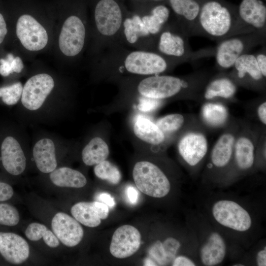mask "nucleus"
Returning <instances> with one entry per match:
<instances>
[{
  "label": "nucleus",
  "mask_w": 266,
  "mask_h": 266,
  "mask_svg": "<svg viewBox=\"0 0 266 266\" xmlns=\"http://www.w3.org/2000/svg\"><path fill=\"white\" fill-rule=\"evenodd\" d=\"M171 265L173 266H195L197 263L190 256L181 255L177 256L173 260Z\"/></svg>",
  "instance_id": "a19ab883"
},
{
  "label": "nucleus",
  "mask_w": 266,
  "mask_h": 266,
  "mask_svg": "<svg viewBox=\"0 0 266 266\" xmlns=\"http://www.w3.org/2000/svg\"><path fill=\"white\" fill-rule=\"evenodd\" d=\"M22 131H12L0 137V161L4 170L18 176L27 167L26 147L29 146Z\"/></svg>",
  "instance_id": "a211bd4d"
},
{
  "label": "nucleus",
  "mask_w": 266,
  "mask_h": 266,
  "mask_svg": "<svg viewBox=\"0 0 266 266\" xmlns=\"http://www.w3.org/2000/svg\"><path fill=\"white\" fill-rule=\"evenodd\" d=\"M264 126L253 125L241 119L236 136L232 162L223 182L236 180L256 169V149L262 129Z\"/></svg>",
  "instance_id": "9b49d317"
},
{
  "label": "nucleus",
  "mask_w": 266,
  "mask_h": 266,
  "mask_svg": "<svg viewBox=\"0 0 266 266\" xmlns=\"http://www.w3.org/2000/svg\"><path fill=\"white\" fill-rule=\"evenodd\" d=\"M0 254L9 263L20 264L29 256V245L24 238L16 233L0 232Z\"/></svg>",
  "instance_id": "bb28decb"
},
{
  "label": "nucleus",
  "mask_w": 266,
  "mask_h": 266,
  "mask_svg": "<svg viewBox=\"0 0 266 266\" xmlns=\"http://www.w3.org/2000/svg\"><path fill=\"white\" fill-rule=\"evenodd\" d=\"M48 174L52 183L60 187L80 188L87 182L86 176L81 172L67 166L57 167Z\"/></svg>",
  "instance_id": "473e14b6"
},
{
  "label": "nucleus",
  "mask_w": 266,
  "mask_h": 266,
  "mask_svg": "<svg viewBox=\"0 0 266 266\" xmlns=\"http://www.w3.org/2000/svg\"><path fill=\"white\" fill-rule=\"evenodd\" d=\"M152 153V159L137 161L133 166L132 176L139 190L155 198L166 197L170 192L171 184L170 169L165 152Z\"/></svg>",
  "instance_id": "1a4fd4ad"
},
{
  "label": "nucleus",
  "mask_w": 266,
  "mask_h": 266,
  "mask_svg": "<svg viewBox=\"0 0 266 266\" xmlns=\"http://www.w3.org/2000/svg\"><path fill=\"white\" fill-rule=\"evenodd\" d=\"M141 239L140 232L136 228L130 225H123L113 233L110 252L113 257L119 259L131 257L139 249Z\"/></svg>",
  "instance_id": "4be33fe9"
},
{
  "label": "nucleus",
  "mask_w": 266,
  "mask_h": 266,
  "mask_svg": "<svg viewBox=\"0 0 266 266\" xmlns=\"http://www.w3.org/2000/svg\"><path fill=\"white\" fill-rule=\"evenodd\" d=\"M97 199L98 201L106 204L109 208H113L115 204L114 198L107 193H102L99 194L97 197Z\"/></svg>",
  "instance_id": "37998d69"
},
{
  "label": "nucleus",
  "mask_w": 266,
  "mask_h": 266,
  "mask_svg": "<svg viewBox=\"0 0 266 266\" xmlns=\"http://www.w3.org/2000/svg\"><path fill=\"white\" fill-rule=\"evenodd\" d=\"M74 95L71 80L36 61L23 84L19 103L22 112L29 117L46 120L69 109Z\"/></svg>",
  "instance_id": "f03ea898"
},
{
  "label": "nucleus",
  "mask_w": 266,
  "mask_h": 266,
  "mask_svg": "<svg viewBox=\"0 0 266 266\" xmlns=\"http://www.w3.org/2000/svg\"><path fill=\"white\" fill-rule=\"evenodd\" d=\"M232 68L227 73L237 86L265 92L266 77L263 75L254 54L247 53L240 56Z\"/></svg>",
  "instance_id": "6ab92c4d"
},
{
  "label": "nucleus",
  "mask_w": 266,
  "mask_h": 266,
  "mask_svg": "<svg viewBox=\"0 0 266 266\" xmlns=\"http://www.w3.org/2000/svg\"><path fill=\"white\" fill-rule=\"evenodd\" d=\"M266 32L255 31L220 41L215 47L216 69L224 71L231 68L240 56L258 45H266Z\"/></svg>",
  "instance_id": "4468645a"
},
{
  "label": "nucleus",
  "mask_w": 266,
  "mask_h": 266,
  "mask_svg": "<svg viewBox=\"0 0 266 266\" xmlns=\"http://www.w3.org/2000/svg\"><path fill=\"white\" fill-rule=\"evenodd\" d=\"M127 195L132 204H135L138 200V192L133 186H129L127 189Z\"/></svg>",
  "instance_id": "c03bdc74"
},
{
  "label": "nucleus",
  "mask_w": 266,
  "mask_h": 266,
  "mask_svg": "<svg viewBox=\"0 0 266 266\" xmlns=\"http://www.w3.org/2000/svg\"><path fill=\"white\" fill-rule=\"evenodd\" d=\"M256 114L259 121L262 126L266 125V98L263 97L260 100L256 109Z\"/></svg>",
  "instance_id": "ea45409f"
},
{
  "label": "nucleus",
  "mask_w": 266,
  "mask_h": 266,
  "mask_svg": "<svg viewBox=\"0 0 266 266\" xmlns=\"http://www.w3.org/2000/svg\"><path fill=\"white\" fill-rule=\"evenodd\" d=\"M155 123L173 144L185 132L203 127L199 117L190 114H169L158 118Z\"/></svg>",
  "instance_id": "5701e85b"
},
{
  "label": "nucleus",
  "mask_w": 266,
  "mask_h": 266,
  "mask_svg": "<svg viewBox=\"0 0 266 266\" xmlns=\"http://www.w3.org/2000/svg\"><path fill=\"white\" fill-rule=\"evenodd\" d=\"M180 65L154 52L120 45L104 50L90 61V77L95 83L112 82L122 77L166 74Z\"/></svg>",
  "instance_id": "7ed1b4c3"
},
{
  "label": "nucleus",
  "mask_w": 266,
  "mask_h": 266,
  "mask_svg": "<svg viewBox=\"0 0 266 266\" xmlns=\"http://www.w3.org/2000/svg\"><path fill=\"white\" fill-rule=\"evenodd\" d=\"M24 61L14 51L4 49L0 52V75L9 82L17 80L27 72Z\"/></svg>",
  "instance_id": "2f4dec72"
},
{
  "label": "nucleus",
  "mask_w": 266,
  "mask_h": 266,
  "mask_svg": "<svg viewBox=\"0 0 266 266\" xmlns=\"http://www.w3.org/2000/svg\"><path fill=\"white\" fill-rule=\"evenodd\" d=\"M242 21L255 31L266 32V7L260 0H242L238 9Z\"/></svg>",
  "instance_id": "c756f323"
},
{
  "label": "nucleus",
  "mask_w": 266,
  "mask_h": 266,
  "mask_svg": "<svg viewBox=\"0 0 266 266\" xmlns=\"http://www.w3.org/2000/svg\"><path fill=\"white\" fill-rule=\"evenodd\" d=\"M213 75L203 69L182 76L162 74L120 77L112 82L118 86L119 91L111 105L117 111L144 100L165 103L179 100L201 102L204 88Z\"/></svg>",
  "instance_id": "f257e3e1"
},
{
  "label": "nucleus",
  "mask_w": 266,
  "mask_h": 266,
  "mask_svg": "<svg viewBox=\"0 0 266 266\" xmlns=\"http://www.w3.org/2000/svg\"><path fill=\"white\" fill-rule=\"evenodd\" d=\"M174 18L189 37L198 36V20L202 4L199 0H168Z\"/></svg>",
  "instance_id": "a878e982"
},
{
  "label": "nucleus",
  "mask_w": 266,
  "mask_h": 266,
  "mask_svg": "<svg viewBox=\"0 0 266 266\" xmlns=\"http://www.w3.org/2000/svg\"><path fill=\"white\" fill-rule=\"evenodd\" d=\"M255 262L256 265L258 266H266V247L265 245L257 252Z\"/></svg>",
  "instance_id": "79ce46f5"
},
{
  "label": "nucleus",
  "mask_w": 266,
  "mask_h": 266,
  "mask_svg": "<svg viewBox=\"0 0 266 266\" xmlns=\"http://www.w3.org/2000/svg\"><path fill=\"white\" fill-rule=\"evenodd\" d=\"M203 127L191 129L175 142L178 156L192 175L200 172L208 154V141Z\"/></svg>",
  "instance_id": "2eb2a0df"
},
{
  "label": "nucleus",
  "mask_w": 266,
  "mask_h": 266,
  "mask_svg": "<svg viewBox=\"0 0 266 266\" xmlns=\"http://www.w3.org/2000/svg\"><path fill=\"white\" fill-rule=\"evenodd\" d=\"M198 254L200 263L205 266L221 265L228 253V240L216 229L201 231Z\"/></svg>",
  "instance_id": "412c9836"
},
{
  "label": "nucleus",
  "mask_w": 266,
  "mask_h": 266,
  "mask_svg": "<svg viewBox=\"0 0 266 266\" xmlns=\"http://www.w3.org/2000/svg\"><path fill=\"white\" fill-rule=\"evenodd\" d=\"M23 84L14 80L0 86V101L3 104L11 106L18 104L21 99Z\"/></svg>",
  "instance_id": "f704fd0d"
},
{
  "label": "nucleus",
  "mask_w": 266,
  "mask_h": 266,
  "mask_svg": "<svg viewBox=\"0 0 266 266\" xmlns=\"http://www.w3.org/2000/svg\"><path fill=\"white\" fill-rule=\"evenodd\" d=\"M257 64L263 75L266 77V45L254 54Z\"/></svg>",
  "instance_id": "4c0bfd02"
},
{
  "label": "nucleus",
  "mask_w": 266,
  "mask_h": 266,
  "mask_svg": "<svg viewBox=\"0 0 266 266\" xmlns=\"http://www.w3.org/2000/svg\"><path fill=\"white\" fill-rule=\"evenodd\" d=\"M83 10L77 7L55 12V30L52 52L62 66L75 65L87 50L89 20Z\"/></svg>",
  "instance_id": "39448f33"
},
{
  "label": "nucleus",
  "mask_w": 266,
  "mask_h": 266,
  "mask_svg": "<svg viewBox=\"0 0 266 266\" xmlns=\"http://www.w3.org/2000/svg\"><path fill=\"white\" fill-rule=\"evenodd\" d=\"M20 220L18 211L14 206L0 203V225L6 226H14Z\"/></svg>",
  "instance_id": "c9c22d12"
},
{
  "label": "nucleus",
  "mask_w": 266,
  "mask_h": 266,
  "mask_svg": "<svg viewBox=\"0 0 266 266\" xmlns=\"http://www.w3.org/2000/svg\"><path fill=\"white\" fill-rule=\"evenodd\" d=\"M94 173L98 178L114 185L118 184L121 179V173L116 166L104 160L94 166Z\"/></svg>",
  "instance_id": "72a5a7b5"
},
{
  "label": "nucleus",
  "mask_w": 266,
  "mask_h": 266,
  "mask_svg": "<svg viewBox=\"0 0 266 266\" xmlns=\"http://www.w3.org/2000/svg\"><path fill=\"white\" fill-rule=\"evenodd\" d=\"M51 227L59 240L67 247L76 246L83 237L84 231L79 222L62 212L56 213L53 217Z\"/></svg>",
  "instance_id": "393cba45"
},
{
  "label": "nucleus",
  "mask_w": 266,
  "mask_h": 266,
  "mask_svg": "<svg viewBox=\"0 0 266 266\" xmlns=\"http://www.w3.org/2000/svg\"><path fill=\"white\" fill-rule=\"evenodd\" d=\"M182 244L179 240L169 236L163 241L158 240L151 246L149 255L156 266H166L172 263L177 256Z\"/></svg>",
  "instance_id": "7c9ffc66"
},
{
  "label": "nucleus",
  "mask_w": 266,
  "mask_h": 266,
  "mask_svg": "<svg viewBox=\"0 0 266 266\" xmlns=\"http://www.w3.org/2000/svg\"><path fill=\"white\" fill-rule=\"evenodd\" d=\"M189 37L175 18L169 19L157 37L153 52L181 64L214 56L215 47L193 51Z\"/></svg>",
  "instance_id": "9d476101"
},
{
  "label": "nucleus",
  "mask_w": 266,
  "mask_h": 266,
  "mask_svg": "<svg viewBox=\"0 0 266 266\" xmlns=\"http://www.w3.org/2000/svg\"><path fill=\"white\" fill-rule=\"evenodd\" d=\"M70 212L78 222L87 227L94 228L100 225L101 220L108 217L109 208L99 201H81L73 205Z\"/></svg>",
  "instance_id": "cd10ccee"
},
{
  "label": "nucleus",
  "mask_w": 266,
  "mask_h": 266,
  "mask_svg": "<svg viewBox=\"0 0 266 266\" xmlns=\"http://www.w3.org/2000/svg\"><path fill=\"white\" fill-rule=\"evenodd\" d=\"M7 15L9 27L7 48L18 53L24 61L31 62L38 55L52 51L55 12L24 8Z\"/></svg>",
  "instance_id": "20e7f679"
},
{
  "label": "nucleus",
  "mask_w": 266,
  "mask_h": 266,
  "mask_svg": "<svg viewBox=\"0 0 266 266\" xmlns=\"http://www.w3.org/2000/svg\"><path fill=\"white\" fill-rule=\"evenodd\" d=\"M199 118L206 130L213 131L225 128L232 116L225 103L207 101L203 102L201 106Z\"/></svg>",
  "instance_id": "c85d7f7f"
},
{
  "label": "nucleus",
  "mask_w": 266,
  "mask_h": 266,
  "mask_svg": "<svg viewBox=\"0 0 266 266\" xmlns=\"http://www.w3.org/2000/svg\"><path fill=\"white\" fill-rule=\"evenodd\" d=\"M198 36L219 42L228 37L255 31L240 19L238 11L216 0L205 1L198 20Z\"/></svg>",
  "instance_id": "6e6552de"
},
{
  "label": "nucleus",
  "mask_w": 266,
  "mask_h": 266,
  "mask_svg": "<svg viewBox=\"0 0 266 266\" xmlns=\"http://www.w3.org/2000/svg\"><path fill=\"white\" fill-rule=\"evenodd\" d=\"M105 125L95 127L80 143L81 159L86 166H95L106 160L109 155V129Z\"/></svg>",
  "instance_id": "aec40b11"
},
{
  "label": "nucleus",
  "mask_w": 266,
  "mask_h": 266,
  "mask_svg": "<svg viewBox=\"0 0 266 266\" xmlns=\"http://www.w3.org/2000/svg\"><path fill=\"white\" fill-rule=\"evenodd\" d=\"M47 228L43 224L32 223L28 225L25 231L26 237L31 241H38L45 236Z\"/></svg>",
  "instance_id": "e433bc0d"
},
{
  "label": "nucleus",
  "mask_w": 266,
  "mask_h": 266,
  "mask_svg": "<svg viewBox=\"0 0 266 266\" xmlns=\"http://www.w3.org/2000/svg\"><path fill=\"white\" fill-rule=\"evenodd\" d=\"M145 266H156L155 263L150 258H147L144 262Z\"/></svg>",
  "instance_id": "a18cd8bd"
},
{
  "label": "nucleus",
  "mask_w": 266,
  "mask_h": 266,
  "mask_svg": "<svg viewBox=\"0 0 266 266\" xmlns=\"http://www.w3.org/2000/svg\"><path fill=\"white\" fill-rule=\"evenodd\" d=\"M210 213L217 225L234 233L247 234L254 226L252 213L240 202L232 199L215 200L210 207Z\"/></svg>",
  "instance_id": "ddd939ff"
},
{
  "label": "nucleus",
  "mask_w": 266,
  "mask_h": 266,
  "mask_svg": "<svg viewBox=\"0 0 266 266\" xmlns=\"http://www.w3.org/2000/svg\"><path fill=\"white\" fill-rule=\"evenodd\" d=\"M13 194V189L10 184L0 181V202L10 200Z\"/></svg>",
  "instance_id": "58836bf2"
},
{
  "label": "nucleus",
  "mask_w": 266,
  "mask_h": 266,
  "mask_svg": "<svg viewBox=\"0 0 266 266\" xmlns=\"http://www.w3.org/2000/svg\"><path fill=\"white\" fill-rule=\"evenodd\" d=\"M237 86L227 72L220 71L213 74L205 85L202 101H219L226 103L235 100Z\"/></svg>",
  "instance_id": "b1692460"
},
{
  "label": "nucleus",
  "mask_w": 266,
  "mask_h": 266,
  "mask_svg": "<svg viewBox=\"0 0 266 266\" xmlns=\"http://www.w3.org/2000/svg\"><path fill=\"white\" fill-rule=\"evenodd\" d=\"M79 142L68 141L49 133L39 134L33 141L32 154L38 170L49 173L58 167V155L79 145Z\"/></svg>",
  "instance_id": "dca6fc26"
},
{
  "label": "nucleus",
  "mask_w": 266,
  "mask_h": 266,
  "mask_svg": "<svg viewBox=\"0 0 266 266\" xmlns=\"http://www.w3.org/2000/svg\"><path fill=\"white\" fill-rule=\"evenodd\" d=\"M241 119L232 117L209 153L203 172L204 180L223 182L231 166L235 141L240 128Z\"/></svg>",
  "instance_id": "f8f14e48"
},
{
  "label": "nucleus",
  "mask_w": 266,
  "mask_h": 266,
  "mask_svg": "<svg viewBox=\"0 0 266 266\" xmlns=\"http://www.w3.org/2000/svg\"><path fill=\"white\" fill-rule=\"evenodd\" d=\"M151 0L153 2H159V1H164L165 0Z\"/></svg>",
  "instance_id": "49530a36"
},
{
  "label": "nucleus",
  "mask_w": 266,
  "mask_h": 266,
  "mask_svg": "<svg viewBox=\"0 0 266 266\" xmlns=\"http://www.w3.org/2000/svg\"><path fill=\"white\" fill-rule=\"evenodd\" d=\"M126 13L118 0H96L89 20L87 51L90 61L104 50L121 45V34Z\"/></svg>",
  "instance_id": "423d86ee"
},
{
  "label": "nucleus",
  "mask_w": 266,
  "mask_h": 266,
  "mask_svg": "<svg viewBox=\"0 0 266 266\" xmlns=\"http://www.w3.org/2000/svg\"><path fill=\"white\" fill-rule=\"evenodd\" d=\"M133 145L146 153L166 152L172 142L149 118L138 114L132 119L130 126Z\"/></svg>",
  "instance_id": "f3484780"
},
{
  "label": "nucleus",
  "mask_w": 266,
  "mask_h": 266,
  "mask_svg": "<svg viewBox=\"0 0 266 266\" xmlns=\"http://www.w3.org/2000/svg\"><path fill=\"white\" fill-rule=\"evenodd\" d=\"M127 12L121 34V44L132 48L153 52L160 32L170 18L169 9L163 4Z\"/></svg>",
  "instance_id": "0eeeda50"
}]
</instances>
